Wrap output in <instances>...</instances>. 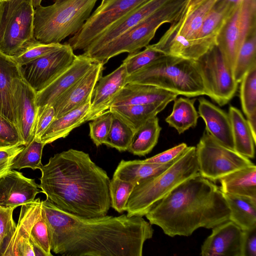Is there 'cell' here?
I'll list each match as a JSON object with an SVG mask.
<instances>
[{
	"instance_id": "6da1fadb",
	"label": "cell",
	"mask_w": 256,
	"mask_h": 256,
	"mask_svg": "<svg viewBox=\"0 0 256 256\" xmlns=\"http://www.w3.org/2000/svg\"><path fill=\"white\" fill-rule=\"evenodd\" d=\"M42 209L51 252L64 256H142L154 230L143 216L85 218L63 211L46 199Z\"/></svg>"
},
{
	"instance_id": "7a4b0ae2",
	"label": "cell",
	"mask_w": 256,
	"mask_h": 256,
	"mask_svg": "<svg viewBox=\"0 0 256 256\" xmlns=\"http://www.w3.org/2000/svg\"><path fill=\"white\" fill-rule=\"evenodd\" d=\"M39 170L42 192L61 210L85 218L107 214L110 180L88 154L70 148L54 154Z\"/></svg>"
},
{
	"instance_id": "3957f363",
	"label": "cell",
	"mask_w": 256,
	"mask_h": 256,
	"mask_svg": "<svg viewBox=\"0 0 256 256\" xmlns=\"http://www.w3.org/2000/svg\"><path fill=\"white\" fill-rule=\"evenodd\" d=\"M151 224L170 237L190 236L230 220V210L220 188L199 173L176 186L146 214Z\"/></svg>"
},
{
	"instance_id": "277c9868",
	"label": "cell",
	"mask_w": 256,
	"mask_h": 256,
	"mask_svg": "<svg viewBox=\"0 0 256 256\" xmlns=\"http://www.w3.org/2000/svg\"><path fill=\"white\" fill-rule=\"evenodd\" d=\"M127 83L152 86L188 98L206 94L194 60L167 54L128 75Z\"/></svg>"
},
{
	"instance_id": "5b68a950",
	"label": "cell",
	"mask_w": 256,
	"mask_h": 256,
	"mask_svg": "<svg viewBox=\"0 0 256 256\" xmlns=\"http://www.w3.org/2000/svg\"><path fill=\"white\" fill-rule=\"evenodd\" d=\"M198 173L196 146H188L168 168L134 186L126 204V215L145 216L174 188Z\"/></svg>"
},
{
	"instance_id": "8992f818",
	"label": "cell",
	"mask_w": 256,
	"mask_h": 256,
	"mask_svg": "<svg viewBox=\"0 0 256 256\" xmlns=\"http://www.w3.org/2000/svg\"><path fill=\"white\" fill-rule=\"evenodd\" d=\"M98 0H55L34 10V36L44 44L60 43L82 28Z\"/></svg>"
},
{
	"instance_id": "52a82bcc",
	"label": "cell",
	"mask_w": 256,
	"mask_h": 256,
	"mask_svg": "<svg viewBox=\"0 0 256 256\" xmlns=\"http://www.w3.org/2000/svg\"><path fill=\"white\" fill-rule=\"evenodd\" d=\"M187 2L170 0L136 26L86 56L105 64L110 58L122 53L140 51L149 44L162 25L172 24L178 18Z\"/></svg>"
},
{
	"instance_id": "ba28073f",
	"label": "cell",
	"mask_w": 256,
	"mask_h": 256,
	"mask_svg": "<svg viewBox=\"0 0 256 256\" xmlns=\"http://www.w3.org/2000/svg\"><path fill=\"white\" fill-rule=\"evenodd\" d=\"M198 173L213 182L254 164L249 158L216 140L206 130L196 146Z\"/></svg>"
},
{
	"instance_id": "9c48e42d",
	"label": "cell",
	"mask_w": 256,
	"mask_h": 256,
	"mask_svg": "<svg viewBox=\"0 0 256 256\" xmlns=\"http://www.w3.org/2000/svg\"><path fill=\"white\" fill-rule=\"evenodd\" d=\"M201 76L206 95L222 106L234 96L238 83L216 45L194 60Z\"/></svg>"
},
{
	"instance_id": "30bf717a",
	"label": "cell",
	"mask_w": 256,
	"mask_h": 256,
	"mask_svg": "<svg viewBox=\"0 0 256 256\" xmlns=\"http://www.w3.org/2000/svg\"><path fill=\"white\" fill-rule=\"evenodd\" d=\"M256 31V0H242L216 38V46L232 72L246 37Z\"/></svg>"
},
{
	"instance_id": "8fae6325",
	"label": "cell",
	"mask_w": 256,
	"mask_h": 256,
	"mask_svg": "<svg viewBox=\"0 0 256 256\" xmlns=\"http://www.w3.org/2000/svg\"><path fill=\"white\" fill-rule=\"evenodd\" d=\"M42 202L38 198L22 206L15 232L2 256H13L18 248L32 241L46 256H52Z\"/></svg>"
},
{
	"instance_id": "7c38bea8",
	"label": "cell",
	"mask_w": 256,
	"mask_h": 256,
	"mask_svg": "<svg viewBox=\"0 0 256 256\" xmlns=\"http://www.w3.org/2000/svg\"><path fill=\"white\" fill-rule=\"evenodd\" d=\"M148 0H108L98 7L67 43L74 50H83L108 26Z\"/></svg>"
},
{
	"instance_id": "4fadbf2b",
	"label": "cell",
	"mask_w": 256,
	"mask_h": 256,
	"mask_svg": "<svg viewBox=\"0 0 256 256\" xmlns=\"http://www.w3.org/2000/svg\"><path fill=\"white\" fill-rule=\"evenodd\" d=\"M76 55L68 44L22 67V77L36 92L56 78L73 62Z\"/></svg>"
},
{
	"instance_id": "5bb4252c",
	"label": "cell",
	"mask_w": 256,
	"mask_h": 256,
	"mask_svg": "<svg viewBox=\"0 0 256 256\" xmlns=\"http://www.w3.org/2000/svg\"><path fill=\"white\" fill-rule=\"evenodd\" d=\"M36 92L23 78H16L12 86V104L16 126L26 146L32 140L38 106Z\"/></svg>"
},
{
	"instance_id": "9a60e30c",
	"label": "cell",
	"mask_w": 256,
	"mask_h": 256,
	"mask_svg": "<svg viewBox=\"0 0 256 256\" xmlns=\"http://www.w3.org/2000/svg\"><path fill=\"white\" fill-rule=\"evenodd\" d=\"M104 64L97 62L84 76L50 104L54 110L55 118L92 101L95 86L102 76Z\"/></svg>"
},
{
	"instance_id": "2e32d148",
	"label": "cell",
	"mask_w": 256,
	"mask_h": 256,
	"mask_svg": "<svg viewBox=\"0 0 256 256\" xmlns=\"http://www.w3.org/2000/svg\"><path fill=\"white\" fill-rule=\"evenodd\" d=\"M34 10L32 4H21L8 22L0 40V51L12 56L34 36Z\"/></svg>"
},
{
	"instance_id": "e0dca14e",
	"label": "cell",
	"mask_w": 256,
	"mask_h": 256,
	"mask_svg": "<svg viewBox=\"0 0 256 256\" xmlns=\"http://www.w3.org/2000/svg\"><path fill=\"white\" fill-rule=\"evenodd\" d=\"M244 230L228 220L212 228L201 247L202 256H242Z\"/></svg>"
},
{
	"instance_id": "ac0fdd59",
	"label": "cell",
	"mask_w": 256,
	"mask_h": 256,
	"mask_svg": "<svg viewBox=\"0 0 256 256\" xmlns=\"http://www.w3.org/2000/svg\"><path fill=\"white\" fill-rule=\"evenodd\" d=\"M170 0H149L108 26L83 50L88 55L149 16Z\"/></svg>"
},
{
	"instance_id": "d6986e66",
	"label": "cell",
	"mask_w": 256,
	"mask_h": 256,
	"mask_svg": "<svg viewBox=\"0 0 256 256\" xmlns=\"http://www.w3.org/2000/svg\"><path fill=\"white\" fill-rule=\"evenodd\" d=\"M34 179L12 169L0 178V206L15 209L33 201L42 192Z\"/></svg>"
},
{
	"instance_id": "ffe728a7",
	"label": "cell",
	"mask_w": 256,
	"mask_h": 256,
	"mask_svg": "<svg viewBox=\"0 0 256 256\" xmlns=\"http://www.w3.org/2000/svg\"><path fill=\"white\" fill-rule=\"evenodd\" d=\"M96 62L84 54L76 56L73 62L68 68L46 88L36 92L38 106L51 104L84 76Z\"/></svg>"
},
{
	"instance_id": "44dd1931",
	"label": "cell",
	"mask_w": 256,
	"mask_h": 256,
	"mask_svg": "<svg viewBox=\"0 0 256 256\" xmlns=\"http://www.w3.org/2000/svg\"><path fill=\"white\" fill-rule=\"evenodd\" d=\"M128 76L125 66L122 64L111 73L100 78L94 88L86 122L108 110L114 98L128 84Z\"/></svg>"
},
{
	"instance_id": "7402d4cb",
	"label": "cell",
	"mask_w": 256,
	"mask_h": 256,
	"mask_svg": "<svg viewBox=\"0 0 256 256\" xmlns=\"http://www.w3.org/2000/svg\"><path fill=\"white\" fill-rule=\"evenodd\" d=\"M198 102V114L205 122L206 131L222 145L234 150L228 114L203 98Z\"/></svg>"
},
{
	"instance_id": "603a6c76",
	"label": "cell",
	"mask_w": 256,
	"mask_h": 256,
	"mask_svg": "<svg viewBox=\"0 0 256 256\" xmlns=\"http://www.w3.org/2000/svg\"><path fill=\"white\" fill-rule=\"evenodd\" d=\"M178 94L156 86L127 84L112 101L110 106L132 104H146L161 102H170Z\"/></svg>"
},
{
	"instance_id": "cb8c5ba5",
	"label": "cell",
	"mask_w": 256,
	"mask_h": 256,
	"mask_svg": "<svg viewBox=\"0 0 256 256\" xmlns=\"http://www.w3.org/2000/svg\"><path fill=\"white\" fill-rule=\"evenodd\" d=\"M216 44L208 39L186 38L178 35L161 39L152 44L156 50L167 55L195 60Z\"/></svg>"
},
{
	"instance_id": "d4e9b609",
	"label": "cell",
	"mask_w": 256,
	"mask_h": 256,
	"mask_svg": "<svg viewBox=\"0 0 256 256\" xmlns=\"http://www.w3.org/2000/svg\"><path fill=\"white\" fill-rule=\"evenodd\" d=\"M22 67L12 56L0 51V114L16 125L12 104V86L22 78Z\"/></svg>"
},
{
	"instance_id": "484cf974",
	"label": "cell",
	"mask_w": 256,
	"mask_h": 256,
	"mask_svg": "<svg viewBox=\"0 0 256 256\" xmlns=\"http://www.w3.org/2000/svg\"><path fill=\"white\" fill-rule=\"evenodd\" d=\"M91 101L54 118L42 135L40 140L45 144L67 136L75 128L86 122Z\"/></svg>"
},
{
	"instance_id": "4316f807",
	"label": "cell",
	"mask_w": 256,
	"mask_h": 256,
	"mask_svg": "<svg viewBox=\"0 0 256 256\" xmlns=\"http://www.w3.org/2000/svg\"><path fill=\"white\" fill-rule=\"evenodd\" d=\"M216 0H205L187 15L171 24L160 38L166 39L175 35L194 38Z\"/></svg>"
},
{
	"instance_id": "83f0119b",
	"label": "cell",
	"mask_w": 256,
	"mask_h": 256,
	"mask_svg": "<svg viewBox=\"0 0 256 256\" xmlns=\"http://www.w3.org/2000/svg\"><path fill=\"white\" fill-rule=\"evenodd\" d=\"M223 194L256 200V166H250L232 172L218 180Z\"/></svg>"
},
{
	"instance_id": "f1b7e54d",
	"label": "cell",
	"mask_w": 256,
	"mask_h": 256,
	"mask_svg": "<svg viewBox=\"0 0 256 256\" xmlns=\"http://www.w3.org/2000/svg\"><path fill=\"white\" fill-rule=\"evenodd\" d=\"M228 114L232 126L234 150L246 158H254L256 140L252 136L246 119L238 109L232 106H230Z\"/></svg>"
},
{
	"instance_id": "f546056e",
	"label": "cell",
	"mask_w": 256,
	"mask_h": 256,
	"mask_svg": "<svg viewBox=\"0 0 256 256\" xmlns=\"http://www.w3.org/2000/svg\"><path fill=\"white\" fill-rule=\"evenodd\" d=\"M176 160L165 164L145 162L140 160H122L118 165L112 177L131 182L136 186L144 180L166 169Z\"/></svg>"
},
{
	"instance_id": "4dcf8cb0",
	"label": "cell",
	"mask_w": 256,
	"mask_h": 256,
	"mask_svg": "<svg viewBox=\"0 0 256 256\" xmlns=\"http://www.w3.org/2000/svg\"><path fill=\"white\" fill-rule=\"evenodd\" d=\"M230 210V220L242 230L256 227V200L223 194Z\"/></svg>"
},
{
	"instance_id": "1f68e13d",
	"label": "cell",
	"mask_w": 256,
	"mask_h": 256,
	"mask_svg": "<svg viewBox=\"0 0 256 256\" xmlns=\"http://www.w3.org/2000/svg\"><path fill=\"white\" fill-rule=\"evenodd\" d=\"M169 104L168 102L146 104L110 106L108 110L116 114L136 130L150 118L156 116Z\"/></svg>"
},
{
	"instance_id": "d6a6232c",
	"label": "cell",
	"mask_w": 256,
	"mask_h": 256,
	"mask_svg": "<svg viewBox=\"0 0 256 256\" xmlns=\"http://www.w3.org/2000/svg\"><path fill=\"white\" fill-rule=\"evenodd\" d=\"M196 100V98L181 97L174 100L172 112L165 120L179 134L196 127L197 124L199 115L194 106Z\"/></svg>"
},
{
	"instance_id": "836d02e7",
	"label": "cell",
	"mask_w": 256,
	"mask_h": 256,
	"mask_svg": "<svg viewBox=\"0 0 256 256\" xmlns=\"http://www.w3.org/2000/svg\"><path fill=\"white\" fill-rule=\"evenodd\" d=\"M161 130L158 117L150 118L136 130L128 150L140 156L149 154L156 144Z\"/></svg>"
},
{
	"instance_id": "e575fe53",
	"label": "cell",
	"mask_w": 256,
	"mask_h": 256,
	"mask_svg": "<svg viewBox=\"0 0 256 256\" xmlns=\"http://www.w3.org/2000/svg\"><path fill=\"white\" fill-rule=\"evenodd\" d=\"M236 8L224 6L216 2L204 20L195 38L208 39L216 42L218 35Z\"/></svg>"
},
{
	"instance_id": "d590c367",
	"label": "cell",
	"mask_w": 256,
	"mask_h": 256,
	"mask_svg": "<svg viewBox=\"0 0 256 256\" xmlns=\"http://www.w3.org/2000/svg\"><path fill=\"white\" fill-rule=\"evenodd\" d=\"M112 113L110 128L104 144L119 152L128 150L136 130L116 114Z\"/></svg>"
},
{
	"instance_id": "8d00e7d4",
	"label": "cell",
	"mask_w": 256,
	"mask_h": 256,
	"mask_svg": "<svg viewBox=\"0 0 256 256\" xmlns=\"http://www.w3.org/2000/svg\"><path fill=\"white\" fill-rule=\"evenodd\" d=\"M256 31L248 35L238 54L233 69V76L237 83L253 66L256 65Z\"/></svg>"
},
{
	"instance_id": "74e56055",
	"label": "cell",
	"mask_w": 256,
	"mask_h": 256,
	"mask_svg": "<svg viewBox=\"0 0 256 256\" xmlns=\"http://www.w3.org/2000/svg\"><path fill=\"white\" fill-rule=\"evenodd\" d=\"M63 46L60 43L44 44L34 36L26 42L12 56L21 66L30 62L56 51Z\"/></svg>"
},
{
	"instance_id": "f35d334b",
	"label": "cell",
	"mask_w": 256,
	"mask_h": 256,
	"mask_svg": "<svg viewBox=\"0 0 256 256\" xmlns=\"http://www.w3.org/2000/svg\"><path fill=\"white\" fill-rule=\"evenodd\" d=\"M46 144L34 136L30 142L18 154L14 159L12 169L21 170L30 168L33 170L40 169L42 165V156Z\"/></svg>"
},
{
	"instance_id": "ab89813d",
	"label": "cell",
	"mask_w": 256,
	"mask_h": 256,
	"mask_svg": "<svg viewBox=\"0 0 256 256\" xmlns=\"http://www.w3.org/2000/svg\"><path fill=\"white\" fill-rule=\"evenodd\" d=\"M240 82L242 108L248 118L256 114V65L248 70Z\"/></svg>"
},
{
	"instance_id": "60d3db41",
	"label": "cell",
	"mask_w": 256,
	"mask_h": 256,
	"mask_svg": "<svg viewBox=\"0 0 256 256\" xmlns=\"http://www.w3.org/2000/svg\"><path fill=\"white\" fill-rule=\"evenodd\" d=\"M135 185L131 182L112 177L109 184L111 206L118 213L126 211V206Z\"/></svg>"
},
{
	"instance_id": "b9f144b4",
	"label": "cell",
	"mask_w": 256,
	"mask_h": 256,
	"mask_svg": "<svg viewBox=\"0 0 256 256\" xmlns=\"http://www.w3.org/2000/svg\"><path fill=\"white\" fill-rule=\"evenodd\" d=\"M163 53L154 49L148 44L142 51L129 54L122 61L128 75H130L150 64L163 56Z\"/></svg>"
},
{
	"instance_id": "7bdbcfd3",
	"label": "cell",
	"mask_w": 256,
	"mask_h": 256,
	"mask_svg": "<svg viewBox=\"0 0 256 256\" xmlns=\"http://www.w3.org/2000/svg\"><path fill=\"white\" fill-rule=\"evenodd\" d=\"M112 119V113L108 110L89 123V135L96 146L106 142L110 128Z\"/></svg>"
},
{
	"instance_id": "ee69618b",
	"label": "cell",
	"mask_w": 256,
	"mask_h": 256,
	"mask_svg": "<svg viewBox=\"0 0 256 256\" xmlns=\"http://www.w3.org/2000/svg\"><path fill=\"white\" fill-rule=\"evenodd\" d=\"M12 208L0 206V256H2L16 228Z\"/></svg>"
},
{
	"instance_id": "f6af8a7d",
	"label": "cell",
	"mask_w": 256,
	"mask_h": 256,
	"mask_svg": "<svg viewBox=\"0 0 256 256\" xmlns=\"http://www.w3.org/2000/svg\"><path fill=\"white\" fill-rule=\"evenodd\" d=\"M18 144L24 145V142L16 126L0 114V147Z\"/></svg>"
},
{
	"instance_id": "bcb514c9",
	"label": "cell",
	"mask_w": 256,
	"mask_h": 256,
	"mask_svg": "<svg viewBox=\"0 0 256 256\" xmlns=\"http://www.w3.org/2000/svg\"><path fill=\"white\" fill-rule=\"evenodd\" d=\"M54 118L55 112L51 104L38 106L34 128V137L36 140H40L42 135Z\"/></svg>"
},
{
	"instance_id": "7dc6e473",
	"label": "cell",
	"mask_w": 256,
	"mask_h": 256,
	"mask_svg": "<svg viewBox=\"0 0 256 256\" xmlns=\"http://www.w3.org/2000/svg\"><path fill=\"white\" fill-rule=\"evenodd\" d=\"M24 147V144L0 147V178L12 170L14 159Z\"/></svg>"
},
{
	"instance_id": "c3c4849f",
	"label": "cell",
	"mask_w": 256,
	"mask_h": 256,
	"mask_svg": "<svg viewBox=\"0 0 256 256\" xmlns=\"http://www.w3.org/2000/svg\"><path fill=\"white\" fill-rule=\"evenodd\" d=\"M24 2L32 4V0H9L0 2V40L8 22Z\"/></svg>"
},
{
	"instance_id": "681fc988",
	"label": "cell",
	"mask_w": 256,
	"mask_h": 256,
	"mask_svg": "<svg viewBox=\"0 0 256 256\" xmlns=\"http://www.w3.org/2000/svg\"><path fill=\"white\" fill-rule=\"evenodd\" d=\"M185 143H181L173 148L142 160L145 162L165 164L171 162L181 155L188 148Z\"/></svg>"
},
{
	"instance_id": "f907efd6",
	"label": "cell",
	"mask_w": 256,
	"mask_h": 256,
	"mask_svg": "<svg viewBox=\"0 0 256 256\" xmlns=\"http://www.w3.org/2000/svg\"><path fill=\"white\" fill-rule=\"evenodd\" d=\"M242 256H256V227L244 230Z\"/></svg>"
},
{
	"instance_id": "816d5d0a",
	"label": "cell",
	"mask_w": 256,
	"mask_h": 256,
	"mask_svg": "<svg viewBox=\"0 0 256 256\" xmlns=\"http://www.w3.org/2000/svg\"><path fill=\"white\" fill-rule=\"evenodd\" d=\"M204 0H188L186 5L177 20L187 15Z\"/></svg>"
},
{
	"instance_id": "f5cc1de1",
	"label": "cell",
	"mask_w": 256,
	"mask_h": 256,
	"mask_svg": "<svg viewBox=\"0 0 256 256\" xmlns=\"http://www.w3.org/2000/svg\"><path fill=\"white\" fill-rule=\"evenodd\" d=\"M242 0H217L216 2L232 8H236Z\"/></svg>"
},
{
	"instance_id": "db71d44e",
	"label": "cell",
	"mask_w": 256,
	"mask_h": 256,
	"mask_svg": "<svg viewBox=\"0 0 256 256\" xmlns=\"http://www.w3.org/2000/svg\"><path fill=\"white\" fill-rule=\"evenodd\" d=\"M42 0H32V5L34 8L40 6Z\"/></svg>"
},
{
	"instance_id": "11a10c76",
	"label": "cell",
	"mask_w": 256,
	"mask_h": 256,
	"mask_svg": "<svg viewBox=\"0 0 256 256\" xmlns=\"http://www.w3.org/2000/svg\"><path fill=\"white\" fill-rule=\"evenodd\" d=\"M108 0H102L100 5L104 4L105 2H106Z\"/></svg>"
},
{
	"instance_id": "9f6ffc18",
	"label": "cell",
	"mask_w": 256,
	"mask_h": 256,
	"mask_svg": "<svg viewBox=\"0 0 256 256\" xmlns=\"http://www.w3.org/2000/svg\"><path fill=\"white\" fill-rule=\"evenodd\" d=\"M9 0H0V2H6L8 1Z\"/></svg>"
}]
</instances>
